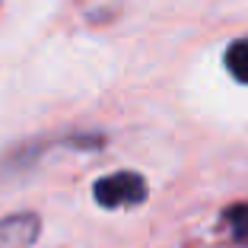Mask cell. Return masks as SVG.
<instances>
[{
  "instance_id": "6da1fadb",
  "label": "cell",
  "mask_w": 248,
  "mask_h": 248,
  "mask_svg": "<svg viewBox=\"0 0 248 248\" xmlns=\"http://www.w3.org/2000/svg\"><path fill=\"white\" fill-rule=\"evenodd\" d=\"M95 204L118 210V207H137L146 201V182L137 172H111V175L99 178L93 188Z\"/></svg>"
},
{
  "instance_id": "7a4b0ae2",
  "label": "cell",
  "mask_w": 248,
  "mask_h": 248,
  "mask_svg": "<svg viewBox=\"0 0 248 248\" xmlns=\"http://www.w3.org/2000/svg\"><path fill=\"white\" fill-rule=\"evenodd\" d=\"M42 232V219L35 213H13L0 219V248H32Z\"/></svg>"
},
{
  "instance_id": "3957f363",
  "label": "cell",
  "mask_w": 248,
  "mask_h": 248,
  "mask_svg": "<svg viewBox=\"0 0 248 248\" xmlns=\"http://www.w3.org/2000/svg\"><path fill=\"white\" fill-rule=\"evenodd\" d=\"M226 67L239 83H248V38H239V42L229 45L226 51Z\"/></svg>"
},
{
  "instance_id": "277c9868",
  "label": "cell",
  "mask_w": 248,
  "mask_h": 248,
  "mask_svg": "<svg viewBox=\"0 0 248 248\" xmlns=\"http://www.w3.org/2000/svg\"><path fill=\"white\" fill-rule=\"evenodd\" d=\"M226 226L232 229V235L239 242H248V204H239L226 213Z\"/></svg>"
}]
</instances>
